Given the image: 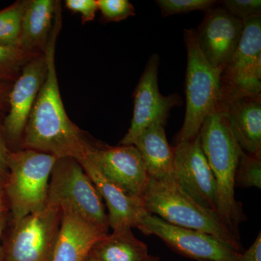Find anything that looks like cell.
Instances as JSON below:
<instances>
[{
    "label": "cell",
    "mask_w": 261,
    "mask_h": 261,
    "mask_svg": "<svg viewBox=\"0 0 261 261\" xmlns=\"http://www.w3.org/2000/svg\"><path fill=\"white\" fill-rule=\"evenodd\" d=\"M61 5H58L49 42L44 50L47 74L31 112L22 139V149L71 158L79 163L87 159L91 141L67 115L62 100L56 67L57 38L61 31Z\"/></svg>",
    "instance_id": "obj_1"
},
{
    "label": "cell",
    "mask_w": 261,
    "mask_h": 261,
    "mask_svg": "<svg viewBox=\"0 0 261 261\" xmlns=\"http://www.w3.org/2000/svg\"><path fill=\"white\" fill-rule=\"evenodd\" d=\"M199 138L217 188V211L221 221L240 238L239 225L246 219L235 198V173L243 149L233 137L224 110L216 106L202 123Z\"/></svg>",
    "instance_id": "obj_2"
},
{
    "label": "cell",
    "mask_w": 261,
    "mask_h": 261,
    "mask_svg": "<svg viewBox=\"0 0 261 261\" xmlns=\"http://www.w3.org/2000/svg\"><path fill=\"white\" fill-rule=\"evenodd\" d=\"M142 199L149 214L175 226L208 233L242 252L240 238L216 213L201 207L184 193L175 180L149 178Z\"/></svg>",
    "instance_id": "obj_3"
},
{
    "label": "cell",
    "mask_w": 261,
    "mask_h": 261,
    "mask_svg": "<svg viewBox=\"0 0 261 261\" xmlns=\"http://www.w3.org/2000/svg\"><path fill=\"white\" fill-rule=\"evenodd\" d=\"M57 160L33 149L10 151L5 195L12 221L47 207L49 178Z\"/></svg>",
    "instance_id": "obj_4"
},
{
    "label": "cell",
    "mask_w": 261,
    "mask_h": 261,
    "mask_svg": "<svg viewBox=\"0 0 261 261\" xmlns=\"http://www.w3.org/2000/svg\"><path fill=\"white\" fill-rule=\"evenodd\" d=\"M47 205L76 215L108 232L109 222L102 197L76 160H57L49 178Z\"/></svg>",
    "instance_id": "obj_5"
},
{
    "label": "cell",
    "mask_w": 261,
    "mask_h": 261,
    "mask_svg": "<svg viewBox=\"0 0 261 261\" xmlns=\"http://www.w3.org/2000/svg\"><path fill=\"white\" fill-rule=\"evenodd\" d=\"M184 34L187 51V106L177 142L195 138L205 118L217 106L223 71L206 61L197 44L195 30L185 29Z\"/></svg>",
    "instance_id": "obj_6"
},
{
    "label": "cell",
    "mask_w": 261,
    "mask_h": 261,
    "mask_svg": "<svg viewBox=\"0 0 261 261\" xmlns=\"http://www.w3.org/2000/svg\"><path fill=\"white\" fill-rule=\"evenodd\" d=\"M236 50L223 70L217 106L247 97L260 95L261 16L245 20Z\"/></svg>",
    "instance_id": "obj_7"
},
{
    "label": "cell",
    "mask_w": 261,
    "mask_h": 261,
    "mask_svg": "<svg viewBox=\"0 0 261 261\" xmlns=\"http://www.w3.org/2000/svg\"><path fill=\"white\" fill-rule=\"evenodd\" d=\"M62 211L56 206L12 221L3 261H51L61 230Z\"/></svg>",
    "instance_id": "obj_8"
},
{
    "label": "cell",
    "mask_w": 261,
    "mask_h": 261,
    "mask_svg": "<svg viewBox=\"0 0 261 261\" xmlns=\"http://www.w3.org/2000/svg\"><path fill=\"white\" fill-rule=\"evenodd\" d=\"M137 228L145 235H155L170 248L196 260L240 261L242 252L212 235L175 226L154 215L147 214Z\"/></svg>",
    "instance_id": "obj_9"
},
{
    "label": "cell",
    "mask_w": 261,
    "mask_h": 261,
    "mask_svg": "<svg viewBox=\"0 0 261 261\" xmlns=\"http://www.w3.org/2000/svg\"><path fill=\"white\" fill-rule=\"evenodd\" d=\"M173 149V171L178 187L196 203L216 214V180L201 147L199 135L192 140L177 142Z\"/></svg>",
    "instance_id": "obj_10"
},
{
    "label": "cell",
    "mask_w": 261,
    "mask_h": 261,
    "mask_svg": "<svg viewBox=\"0 0 261 261\" xmlns=\"http://www.w3.org/2000/svg\"><path fill=\"white\" fill-rule=\"evenodd\" d=\"M87 159L108 181L128 195L142 197L149 177L140 152L135 146L114 147L92 142Z\"/></svg>",
    "instance_id": "obj_11"
},
{
    "label": "cell",
    "mask_w": 261,
    "mask_h": 261,
    "mask_svg": "<svg viewBox=\"0 0 261 261\" xmlns=\"http://www.w3.org/2000/svg\"><path fill=\"white\" fill-rule=\"evenodd\" d=\"M159 56L149 58L136 87L134 113L129 129L120 142L121 145H133L140 134L152 123H166L170 111L180 102L176 94L164 96L160 92L158 73Z\"/></svg>",
    "instance_id": "obj_12"
},
{
    "label": "cell",
    "mask_w": 261,
    "mask_h": 261,
    "mask_svg": "<svg viewBox=\"0 0 261 261\" xmlns=\"http://www.w3.org/2000/svg\"><path fill=\"white\" fill-rule=\"evenodd\" d=\"M47 74L44 53L33 58L15 81L9 93L10 111L3 128L8 145L21 143L31 112Z\"/></svg>",
    "instance_id": "obj_13"
},
{
    "label": "cell",
    "mask_w": 261,
    "mask_h": 261,
    "mask_svg": "<svg viewBox=\"0 0 261 261\" xmlns=\"http://www.w3.org/2000/svg\"><path fill=\"white\" fill-rule=\"evenodd\" d=\"M205 12L195 31L197 44L206 61L223 70L238 47L244 23L224 8H211Z\"/></svg>",
    "instance_id": "obj_14"
},
{
    "label": "cell",
    "mask_w": 261,
    "mask_h": 261,
    "mask_svg": "<svg viewBox=\"0 0 261 261\" xmlns=\"http://www.w3.org/2000/svg\"><path fill=\"white\" fill-rule=\"evenodd\" d=\"M106 201L108 209L110 227L115 229L122 226L137 227L141 220L149 214L142 197L128 195L112 182L108 181L88 159L80 163Z\"/></svg>",
    "instance_id": "obj_15"
},
{
    "label": "cell",
    "mask_w": 261,
    "mask_h": 261,
    "mask_svg": "<svg viewBox=\"0 0 261 261\" xmlns=\"http://www.w3.org/2000/svg\"><path fill=\"white\" fill-rule=\"evenodd\" d=\"M108 233L69 212H62L59 236L51 261H84L92 247Z\"/></svg>",
    "instance_id": "obj_16"
},
{
    "label": "cell",
    "mask_w": 261,
    "mask_h": 261,
    "mask_svg": "<svg viewBox=\"0 0 261 261\" xmlns=\"http://www.w3.org/2000/svg\"><path fill=\"white\" fill-rule=\"evenodd\" d=\"M221 108L226 113L240 148L247 154L261 158L260 95L241 98Z\"/></svg>",
    "instance_id": "obj_17"
},
{
    "label": "cell",
    "mask_w": 261,
    "mask_h": 261,
    "mask_svg": "<svg viewBox=\"0 0 261 261\" xmlns=\"http://www.w3.org/2000/svg\"><path fill=\"white\" fill-rule=\"evenodd\" d=\"M165 123L157 122L144 130L134 142L140 152L149 178L175 180L174 149L168 143Z\"/></svg>",
    "instance_id": "obj_18"
},
{
    "label": "cell",
    "mask_w": 261,
    "mask_h": 261,
    "mask_svg": "<svg viewBox=\"0 0 261 261\" xmlns=\"http://www.w3.org/2000/svg\"><path fill=\"white\" fill-rule=\"evenodd\" d=\"M58 1L31 0L22 20L18 47L30 53H44L54 24Z\"/></svg>",
    "instance_id": "obj_19"
},
{
    "label": "cell",
    "mask_w": 261,
    "mask_h": 261,
    "mask_svg": "<svg viewBox=\"0 0 261 261\" xmlns=\"http://www.w3.org/2000/svg\"><path fill=\"white\" fill-rule=\"evenodd\" d=\"M91 253L99 261H145L149 255L148 247L136 238L130 226L113 229L96 243Z\"/></svg>",
    "instance_id": "obj_20"
},
{
    "label": "cell",
    "mask_w": 261,
    "mask_h": 261,
    "mask_svg": "<svg viewBox=\"0 0 261 261\" xmlns=\"http://www.w3.org/2000/svg\"><path fill=\"white\" fill-rule=\"evenodd\" d=\"M27 3L28 1H17L0 10V46L18 47Z\"/></svg>",
    "instance_id": "obj_21"
},
{
    "label": "cell",
    "mask_w": 261,
    "mask_h": 261,
    "mask_svg": "<svg viewBox=\"0 0 261 261\" xmlns=\"http://www.w3.org/2000/svg\"><path fill=\"white\" fill-rule=\"evenodd\" d=\"M39 55L18 47L0 46V84L16 80L25 65Z\"/></svg>",
    "instance_id": "obj_22"
},
{
    "label": "cell",
    "mask_w": 261,
    "mask_h": 261,
    "mask_svg": "<svg viewBox=\"0 0 261 261\" xmlns=\"http://www.w3.org/2000/svg\"><path fill=\"white\" fill-rule=\"evenodd\" d=\"M235 185L261 188V158L242 152L235 173Z\"/></svg>",
    "instance_id": "obj_23"
},
{
    "label": "cell",
    "mask_w": 261,
    "mask_h": 261,
    "mask_svg": "<svg viewBox=\"0 0 261 261\" xmlns=\"http://www.w3.org/2000/svg\"><path fill=\"white\" fill-rule=\"evenodd\" d=\"M161 9L163 16L190 13L197 10H207L213 8L216 1L214 0H157L155 2Z\"/></svg>",
    "instance_id": "obj_24"
},
{
    "label": "cell",
    "mask_w": 261,
    "mask_h": 261,
    "mask_svg": "<svg viewBox=\"0 0 261 261\" xmlns=\"http://www.w3.org/2000/svg\"><path fill=\"white\" fill-rule=\"evenodd\" d=\"M98 10L107 21L118 22L135 15L133 5L128 0H98Z\"/></svg>",
    "instance_id": "obj_25"
},
{
    "label": "cell",
    "mask_w": 261,
    "mask_h": 261,
    "mask_svg": "<svg viewBox=\"0 0 261 261\" xmlns=\"http://www.w3.org/2000/svg\"><path fill=\"white\" fill-rule=\"evenodd\" d=\"M224 8L242 21L261 16L260 0H225Z\"/></svg>",
    "instance_id": "obj_26"
},
{
    "label": "cell",
    "mask_w": 261,
    "mask_h": 261,
    "mask_svg": "<svg viewBox=\"0 0 261 261\" xmlns=\"http://www.w3.org/2000/svg\"><path fill=\"white\" fill-rule=\"evenodd\" d=\"M65 5L70 11L82 15L83 23L93 20L98 10L95 0H66Z\"/></svg>",
    "instance_id": "obj_27"
},
{
    "label": "cell",
    "mask_w": 261,
    "mask_h": 261,
    "mask_svg": "<svg viewBox=\"0 0 261 261\" xmlns=\"http://www.w3.org/2000/svg\"><path fill=\"white\" fill-rule=\"evenodd\" d=\"M10 151L5 137L3 125L0 124V174L5 177L8 176V159Z\"/></svg>",
    "instance_id": "obj_28"
},
{
    "label": "cell",
    "mask_w": 261,
    "mask_h": 261,
    "mask_svg": "<svg viewBox=\"0 0 261 261\" xmlns=\"http://www.w3.org/2000/svg\"><path fill=\"white\" fill-rule=\"evenodd\" d=\"M240 261H261V233L246 251L242 252Z\"/></svg>",
    "instance_id": "obj_29"
},
{
    "label": "cell",
    "mask_w": 261,
    "mask_h": 261,
    "mask_svg": "<svg viewBox=\"0 0 261 261\" xmlns=\"http://www.w3.org/2000/svg\"><path fill=\"white\" fill-rule=\"evenodd\" d=\"M5 181H6V177L0 174V212L5 211H9L8 201L5 195Z\"/></svg>",
    "instance_id": "obj_30"
},
{
    "label": "cell",
    "mask_w": 261,
    "mask_h": 261,
    "mask_svg": "<svg viewBox=\"0 0 261 261\" xmlns=\"http://www.w3.org/2000/svg\"><path fill=\"white\" fill-rule=\"evenodd\" d=\"M9 215V211H5L0 212V261H3V246L2 245V238H3V233L6 227L7 222H8V217Z\"/></svg>",
    "instance_id": "obj_31"
},
{
    "label": "cell",
    "mask_w": 261,
    "mask_h": 261,
    "mask_svg": "<svg viewBox=\"0 0 261 261\" xmlns=\"http://www.w3.org/2000/svg\"><path fill=\"white\" fill-rule=\"evenodd\" d=\"M8 88L5 84H0V104L4 102L6 99V96H8Z\"/></svg>",
    "instance_id": "obj_32"
},
{
    "label": "cell",
    "mask_w": 261,
    "mask_h": 261,
    "mask_svg": "<svg viewBox=\"0 0 261 261\" xmlns=\"http://www.w3.org/2000/svg\"><path fill=\"white\" fill-rule=\"evenodd\" d=\"M84 261H99V260H97V258H96L93 255H92V253H91V252H89V255H87V257H86L85 260Z\"/></svg>",
    "instance_id": "obj_33"
},
{
    "label": "cell",
    "mask_w": 261,
    "mask_h": 261,
    "mask_svg": "<svg viewBox=\"0 0 261 261\" xmlns=\"http://www.w3.org/2000/svg\"><path fill=\"white\" fill-rule=\"evenodd\" d=\"M145 261H159V257L153 256V255H149V257Z\"/></svg>",
    "instance_id": "obj_34"
},
{
    "label": "cell",
    "mask_w": 261,
    "mask_h": 261,
    "mask_svg": "<svg viewBox=\"0 0 261 261\" xmlns=\"http://www.w3.org/2000/svg\"><path fill=\"white\" fill-rule=\"evenodd\" d=\"M198 261H208V260H198Z\"/></svg>",
    "instance_id": "obj_35"
}]
</instances>
